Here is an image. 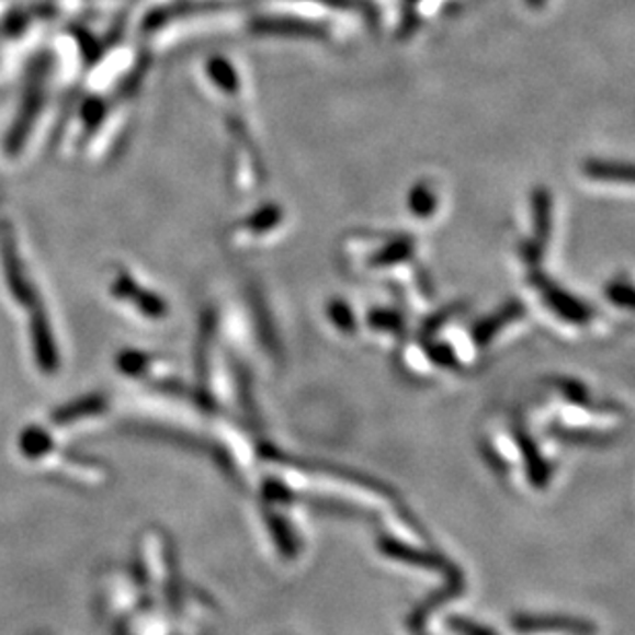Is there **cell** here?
<instances>
[{
  "instance_id": "cell-5",
  "label": "cell",
  "mask_w": 635,
  "mask_h": 635,
  "mask_svg": "<svg viewBox=\"0 0 635 635\" xmlns=\"http://www.w3.org/2000/svg\"><path fill=\"white\" fill-rule=\"evenodd\" d=\"M606 297L611 304L619 308L632 309L635 311V287L627 281H611L606 285Z\"/></svg>"
},
{
  "instance_id": "cell-6",
  "label": "cell",
  "mask_w": 635,
  "mask_h": 635,
  "mask_svg": "<svg viewBox=\"0 0 635 635\" xmlns=\"http://www.w3.org/2000/svg\"><path fill=\"white\" fill-rule=\"evenodd\" d=\"M562 390H566L569 400L580 402V405H588V400H586L588 395H586L585 388H582L578 382H569V379H566V384H562Z\"/></svg>"
},
{
  "instance_id": "cell-4",
  "label": "cell",
  "mask_w": 635,
  "mask_h": 635,
  "mask_svg": "<svg viewBox=\"0 0 635 635\" xmlns=\"http://www.w3.org/2000/svg\"><path fill=\"white\" fill-rule=\"evenodd\" d=\"M524 304H520L518 299H512V302H508V304H503L499 311H496L494 316H489L487 320H483L479 322L475 330H473V337H475V343L477 344H487L496 334H498L499 330L503 327H508V325H512L515 320H520L522 316H524Z\"/></svg>"
},
{
  "instance_id": "cell-1",
  "label": "cell",
  "mask_w": 635,
  "mask_h": 635,
  "mask_svg": "<svg viewBox=\"0 0 635 635\" xmlns=\"http://www.w3.org/2000/svg\"><path fill=\"white\" fill-rule=\"evenodd\" d=\"M531 283L534 290L543 295L545 304L549 306L559 318H564L567 322L574 325H586L592 320V309L586 306L585 302H580L578 297H574L571 293L562 290L553 279H549L538 271L531 273Z\"/></svg>"
},
{
  "instance_id": "cell-3",
  "label": "cell",
  "mask_w": 635,
  "mask_h": 635,
  "mask_svg": "<svg viewBox=\"0 0 635 635\" xmlns=\"http://www.w3.org/2000/svg\"><path fill=\"white\" fill-rule=\"evenodd\" d=\"M582 172L599 180V182H623L635 184V163L617 161V159H588L582 166Z\"/></svg>"
},
{
  "instance_id": "cell-2",
  "label": "cell",
  "mask_w": 635,
  "mask_h": 635,
  "mask_svg": "<svg viewBox=\"0 0 635 635\" xmlns=\"http://www.w3.org/2000/svg\"><path fill=\"white\" fill-rule=\"evenodd\" d=\"M533 213H534V240L526 241L522 246V257L531 264L536 267L543 258V250L547 246L551 236V224H553V201L551 192L547 189H536L533 192Z\"/></svg>"
}]
</instances>
